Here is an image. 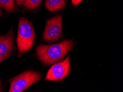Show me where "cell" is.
Listing matches in <instances>:
<instances>
[{
  "instance_id": "cell-7",
  "label": "cell",
  "mask_w": 123,
  "mask_h": 92,
  "mask_svg": "<svg viewBox=\"0 0 123 92\" xmlns=\"http://www.w3.org/2000/svg\"><path fill=\"white\" fill-rule=\"evenodd\" d=\"M66 2L65 0H46L45 7L50 12L60 10L64 8Z\"/></svg>"
},
{
  "instance_id": "cell-13",
  "label": "cell",
  "mask_w": 123,
  "mask_h": 92,
  "mask_svg": "<svg viewBox=\"0 0 123 92\" xmlns=\"http://www.w3.org/2000/svg\"><path fill=\"white\" fill-rule=\"evenodd\" d=\"M1 13H2V11H1V9H0V15L1 14Z\"/></svg>"
},
{
  "instance_id": "cell-10",
  "label": "cell",
  "mask_w": 123,
  "mask_h": 92,
  "mask_svg": "<svg viewBox=\"0 0 123 92\" xmlns=\"http://www.w3.org/2000/svg\"><path fill=\"white\" fill-rule=\"evenodd\" d=\"M71 1L72 5H73L74 7H76L82 1V0H71Z\"/></svg>"
},
{
  "instance_id": "cell-12",
  "label": "cell",
  "mask_w": 123,
  "mask_h": 92,
  "mask_svg": "<svg viewBox=\"0 0 123 92\" xmlns=\"http://www.w3.org/2000/svg\"><path fill=\"white\" fill-rule=\"evenodd\" d=\"M3 90V88H2V84L1 83V80H0V92H2Z\"/></svg>"
},
{
  "instance_id": "cell-8",
  "label": "cell",
  "mask_w": 123,
  "mask_h": 92,
  "mask_svg": "<svg viewBox=\"0 0 123 92\" xmlns=\"http://www.w3.org/2000/svg\"><path fill=\"white\" fill-rule=\"evenodd\" d=\"M0 7H3L8 12H15L16 11L14 0H0Z\"/></svg>"
},
{
  "instance_id": "cell-2",
  "label": "cell",
  "mask_w": 123,
  "mask_h": 92,
  "mask_svg": "<svg viewBox=\"0 0 123 92\" xmlns=\"http://www.w3.org/2000/svg\"><path fill=\"white\" fill-rule=\"evenodd\" d=\"M35 38V31L31 22L24 17L19 19L17 38L18 49L20 53H25L32 47Z\"/></svg>"
},
{
  "instance_id": "cell-3",
  "label": "cell",
  "mask_w": 123,
  "mask_h": 92,
  "mask_svg": "<svg viewBox=\"0 0 123 92\" xmlns=\"http://www.w3.org/2000/svg\"><path fill=\"white\" fill-rule=\"evenodd\" d=\"M42 76L38 72L28 71L15 77L10 82V92H22L39 81Z\"/></svg>"
},
{
  "instance_id": "cell-9",
  "label": "cell",
  "mask_w": 123,
  "mask_h": 92,
  "mask_svg": "<svg viewBox=\"0 0 123 92\" xmlns=\"http://www.w3.org/2000/svg\"><path fill=\"white\" fill-rule=\"evenodd\" d=\"M43 0H27L25 3V7L28 10H33L37 8L42 3Z\"/></svg>"
},
{
  "instance_id": "cell-6",
  "label": "cell",
  "mask_w": 123,
  "mask_h": 92,
  "mask_svg": "<svg viewBox=\"0 0 123 92\" xmlns=\"http://www.w3.org/2000/svg\"><path fill=\"white\" fill-rule=\"evenodd\" d=\"M13 46V33L11 29L6 35L0 36V63L10 55Z\"/></svg>"
},
{
  "instance_id": "cell-1",
  "label": "cell",
  "mask_w": 123,
  "mask_h": 92,
  "mask_svg": "<svg viewBox=\"0 0 123 92\" xmlns=\"http://www.w3.org/2000/svg\"><path fill=\"white\" fill-rule=\"evenodd\" d=\"M73 45V42L70 40L50 45H40L37 48V57L44 64L51 65L64 59Z\"/></svg>"
},
{
  "instance_id": "cell-5",
  "label": "cell",
  "mask_w": 123,
  "mask_h": 92,
  "mask_svg": "<svg viewBox=\"0 0 123 92\" xmlns=\"http://www.w3.org/2000/svg\"><path fill=\"white\" fill-rule=\"evenodd\" d=\"M70 72V56L64 61L55 63L48 71L45 80L51 81H59L64 80Z\"/></svg>"
},
{
  "instance_id": "cell-4",
  "label": "cell",
  "mask_w": 123,
  "mask_h": 92,
  "mask_svg": "<svg viewBox=\"0 0 123 92\" xmlns=\"http://www.w3.org/2000/svg\"><path fill=\"white\" fill-rule=\"evenodd\" d=\"M62 31V16L60 15L47 21L43 34L44 40L50 42L56 41L60 37Z\"/></svg>"
},
{
  "instance_id": "cell-11",
  "label": "cell",
  "mask_w": 123,
  "mask_h": 92,
  "mask_svg": "<svg viewBox=\"0 0 123 92\" xmlns=\"http://www.w3.org/2000/svg\"><path fill=\"white\" fill-rule=\"evenodd\" d=\"M26 1H27V0H16V3L17 5L20 6L25 4Z\"/></svg>"
}]
</instances>
